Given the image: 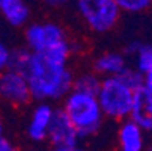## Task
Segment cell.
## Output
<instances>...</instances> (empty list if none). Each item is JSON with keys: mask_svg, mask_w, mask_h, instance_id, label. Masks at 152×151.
<instances>
[{"mask_svg": "<svg viewBox=\"0 0 152 151\" xmlns=\"http://www.w3.org/2000/svg\"><path fill=\"white\" fill-rule=\"evenodd\" d=\"M47 141L51 147H75L80 144V138L75 132L74 125L65 115L60 107H56L54 115L51 118Z\"/></svg>", "mask_w": 152, "mask_h": 151, "instance_id": "8", "label": "cell"}, {"mask_svg": "<svg viewBox=\"0 0 152 151\" xmlns=\"http://www.w3.org/2000/svg\"><path fill=\"white\" fill-rule=\"evenodd\" d=\"M129 67V59L125 53L116 52V50H108L96 55L92 60V70L99 77H108V76H116L125 71Z\"/></svg>", "mask_w": 152, "mask_h": 151, "instance_id": "10", "label": "cell"}, {"mask_svg": "<svg viewBox=\"0 0 152 151\" xmlns=\"http://www.w3.org/2000/svg\"><path fill=\"white\" fill-rule=\"evenodd\" d=\"M74 0H41V3L50 11H62L72 5Z\"/></svg>", "mask_w": 152, "mask_h": 151, "instance_id": "17", "label": "cell"}, {"mask_svg": "<svg viewBox=\"0 0 152 151\" xmlns=\"http://www.w3.org/2000/svg\"><path fill=\"white\" fill-rule=\"evenodd\" d=\"M116 139L119 151H143L148 141V135L133 119L125 118L119 121Z\"/></svg>", "mask_w": 152, "mask_h": 151, "instance_id": "9", "label": "cell"}, {"mask_svg": "<svg viewBox=\"0 0 152 151\" xmlns=\"http://www.w3.org/2000/svg\"><path fill=\"white\" fill-rule=\"evenodd\" d=\"M47 151H86V150L81 148L80 145H75V147H50Z\"/></svg>", "mask_w": 152, "mask_h": 151, "instance_id": "20", "label": "cell"}, {"mask_svg": "<svg viewBox=\"0 0 152 151\" xmlns=\"http://www.w3.org/2000/svg\"><path fill=\"white\" fill-rule=\"evenodd\" d=\"M143 151H152V139H148L146 141V145H145Z\"/></svg>", "mask_w": 152, "mask_h": 151, "instance_id": "21", "label": "cell"}, {"mask_svg": "<svg viewBox=\"0 0 152 151\" xmlns=\"http://www.w3.org/2000/svg\"><path fill=\"white\" fill-rule=\"evenodd\" d=\"M23 29L24 47L29 52L48 55L66 62H71L77 52L75 42L56 20H30Z\"/></svg>", "mask_w": 152, "mask_h": 151, "instance_id": "3", "label": "cell"}, {"mask_svg": "<svg viewBox=\"0 0 152 151\" xmlns=\"http://www.w3.org/2000/svg\"><path fill=\"white\" fill-rule=\"evenodd\" d=\"M72 6L83 24L96 35L115 30L122 15L115 0H74Z\"/></svg>", "mask_w": 152, "mask_h": 151, "instance_id": "5", "label": "cell"}, {"mask_svg": "<svg viewBox=\"0 0 152 151\" xmlns=\"http://www.w3.org/2000/svg\"><path fill=\"white\" fill-rule=\"evenodd\" d=\"M115 2L122 14H131V15L143 14L152 6L151 0H115Z\"/></svg>", "mask_w": 152, "mask_h": 151, "instance_id": "15", "label": "cell"}, {"mask_svg": "<svg viewBox=\"0 0 152 151\" xmlns=\"http://www.w3.org/2000/svg\"><path fill=\"white\" fill-rule=\"evenodd\" d=\"M125 55L131 62L129 65L136 68L142 76L152 67V44L131 41L125 47Z\"/></svg>", "mask_w": 152, "mask_h": 151, "instance_id": "13", "label": "cell"}, {"mask_svg": "<svg viewBox=\"0 0 152 151\" xmlns=\"http://www.w3.org/2000/svg\"><path fill=\"white\" fill-rule=\"evenodd\" d=\"M11 67L23 73L35 101L59 103L72 89L75 73L71 62L33 53L24 47L12 52Z\"/></svg>", "mask_w": 152, "mask_h": 151, "instance_id": "1", "label": "cell"}, {"mask_svg": "<svg viewBox=\"0 0 152 151\" xmlns=\"http://www.w3.org/2000/svg\"><path fill=\"white\" fill-rule=\"evenodd\" d=\"M54 110L56 106L48 101H36V104L32 107V112L26 124V135L32 142L41 144L47 141L48 127Z\"/></svg>", "mask_w": 152, "mask_h": 151, "instance_id": "7", "label": "cell"}, {"mask_svg": "<svg viewBox=\"0 0 152 151\" xmlns=\"http://www.w3.org/2000/svg\"><path fill=\"white\" fill-rule=\"evenodd\" d=\"M0 15L11 27L21 29L32 20V9L26 0H0Z\"/></svg>", "mask_w": 152, "mask_h": 151, "instance_id": "12", "label": "cell"}, {"mask_svg": "<svg viewBox=\"0 0 152 151\" xmlns=\"http://www.w3.org/2000/svg\"><path fill=\"white\" fill-rule=\"evenodd\" d=\"M0 98L12 106H26L32 101L26 77L18 70L9 67L0 73Z\"/></svg>", "mask_w": 152, "mask_h": 151, "instance_id": "6", "label": "cell"}, {"mask_svg": "<svg viewBox=\"0 0 152 151\" xmlns=\"http://www.w3.org/2000/svg\"><path fill=\"white\" fill-rule=\"evenodd\" d=\"M129 119H133L142 130L152 138V97L143 89V86L136 92Z\"/></svg>", "mask_w": 152, "mask_h": 151, "instance_id": "11", "label": "cell"}, {"mask_svg": "<svg viewBox=\"0 0 152 151\" xmlns=\"http://www.w3.org/2000/svg\"><path fill=\"white\" fill-rule=\"evenodd\" d=\"M0 151H20V148L12 141L3 136V138H0Z\"/></svg>", "mask_w": 152, "mask_h": 151, "instance_id": "19", "label": "cell"}, {"mask_svg": "<svg viewBox=\"0 0 152 151\" xmlns=\"http://www.w3.org/2000/svg\"><path fill=\"white\" fill-rule=\"evenodd\" d=\"M142 86V74L131 65L121 74L101 77L96 98L104 116L113 121L128 118L136 92Z\"/></svg>", "mask_w": 152, "mask_h": 151, "instance_id": "2", "label": "cell"}, {"mask_svg": "<svg viewBox=\"0 0 152 151\" xmlns=\"http://www.w3.org/2000/svg\"><path fill=\"white\" fill-rule=\"evenodd\" d=\"M143 79V89L152 97V67L142 76Z\"/></svg>", "mask_w": 152, "mask_h": 151, "instance_id": "18", "label": "cell"}, {"mask_svg": "<svg viewBox=\"0 0 152 151\" xmlns=\"http://www.w3.org/2000/svg\"><path fill=\"white\" fill-rule=\"evenodd\" d=\"M151 3H152V0H151Z\"/></svg>", "mask_w": 152, "mask_h": 151, "instance_id": "23", "label": "cell"}, {"mask_svg": "<svg viewBox=\"0 0 152 151\" xmlns=\"http://www.w3.org/2000/svg\"><path fill=\"white\" fill-rule=\"evenodd\" d=\"M60 103V109L74 125L80 139H88L99 133L105 116L99 107L96 94L72 88Z\"/></svg>", "mask_w": 152, "mask_h": 151, "instance_id": "4", "label": "cell"}, {"mask_svg": "<svg viewBox=\"0 0 152 151\" xmlns=\"http://www.w3.org/2000/svg\"><path fill=\"white\" fill-rule=\"evenodd\" d=\"M99 82H101V77L94 70H89V71H83V73H78L74 76L72 88L78 89V91H84V92L96 94V91L99 88Z\"/></svg>", "mask_w": 152, "mask_h": 151, "instance_id": "14", "label": "cell"}, {"mask_svg": "<svg viewBox=\"0 0 152 151\" xmlns=\"http://www.w3.org/2000/svg\"><path fill=\"white\" fill-rule=\"evenodd\" d=\"M3 133H5V124H3V118L0 116V138H3Z\"/></svg>", "mask_w": 152, "mask_h": 151, "instance_id": "22", "label": "cell"}, {"mask_svg": "<svg viewBox=\"0 0 152 151\" xmlns=\"http://www.w3.org/2000/svg\"><path fill=\"white\" fill-rule=\"evenodd\" d=\"M11 59H12V50L0 41V73H3L6 68L11 67Z\"/></svg>", "mask_w": 152, "mask_h": 151, "instance_id": "16", "label": "cell"}]
</instances>
